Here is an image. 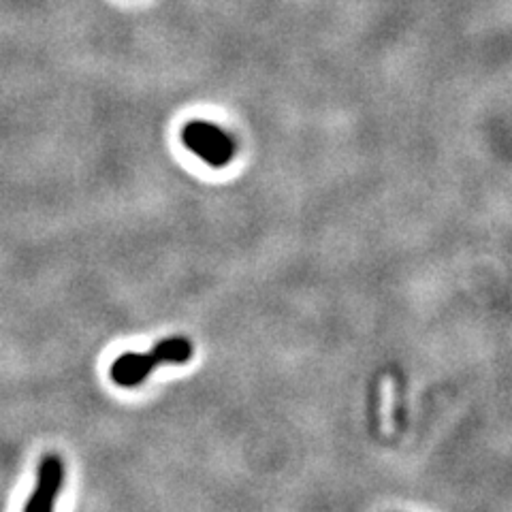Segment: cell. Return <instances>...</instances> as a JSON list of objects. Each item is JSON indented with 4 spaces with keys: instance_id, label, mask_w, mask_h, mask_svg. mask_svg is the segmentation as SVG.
I'll list each match as a JSON object with an SVG mask.
<instances>
[{
    "instance_id": "3",
    "label": "cell",
    "mask_w": 512,
    "mask_h": 512,
    "mask_svg": "<svg viewBox=\"0 0 512 512\" xmlns=\"http://www.w3.org/2000/svg\"><path fill=\"white\" fill-rule=\"evenodd\" d=\"M62 485H64L62 459L56 453L43 455L37 468V483L24 506V512H54Z\"/></svg>"
},
{
    "instance_id": "2",
    "label": "cell",
    "mask_w": 512,
    "mask_h": 512,
    "mask_svg": "<svg viewBox=\"0 0 512 512\" xmlns=\"http://www.w3.org/2000/svg\"><path fill=\"white\" fill-rule=\"evenodd\" d=\"M182 141L192 154H197L212 167L229 165L235 156V141L231 135L212 122H188L182 131Z\"/></svg>"
},
{
    "instance_id": "1",
    "label": "cell",
    "mask_w": 512,
    "mask_h": 512,
    "mask_svg": "<svg viewBox=\"0 0 512 512\" xmlns=\"http://www.w3.org/2000/svg\"><path fill=\"white\" fill-rule=\"evenodd\" d=\"M192 357V344L186 338H165L150 352H124L111 365V380L118 387H137L160 365H182Z\"/></svg>"
}]
</instances>
